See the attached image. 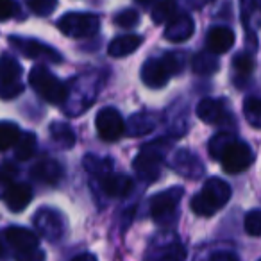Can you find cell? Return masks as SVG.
Segmentation results:
<instances>
[{"label": "cell", "instance_id": "obj_1", "mask_svg": "<svg viewBox=\"0 0 261 261\" xmlns=\"http://www.w3.org/2000/svg\"><path fill=\"white\" fill-rule=\"evenodd\" d=\"M231 199V186L218 177H210L204 182L199 195L192 199V210L199 217H211L225 206Z\"/></svg>", "mask_w": 261, "mask_h": 261}, {"label": "cell", "instance_id": "obj_2", "mask_svg": "<svg viewBox=\"0 0 261 261\" xmlns=\"http://www.w3.org/2000/svg\"><path fill=\"white\" fill-rule=\"evenodd\" d=\"M29 84L43 100L50 104H63L68 98V88L45 66H34L29 73Z\"/></svg>", "mask_w": 261, "mask_h": 261}, {"label": "cell", "instance_id": "obj_3", "mask_svg": "<svg viewBox=\"0 0 261 261\" xmlns=\"http://www.w3.org/2000/svg\"><path fill=\"white\" fill-rule=\"evenodd\" d=\"M168 143L165 140H156L152 143H147L135 160V172L142 181L154 182L161 175V163L167 152Z\"/></svg>", "mask_w": 261, "mask_h": 261}, {"label": "cell", "instance_id": "obj_4", "mask_svg": "<svg viewBox=\"0 0 261 261\" xmlns=\"http://www.w3.org/2000/svg\"><path fill=\"white\" fill-rule=\"evenodd\" d=\"M100 18L91 13H66L58 20V29L68 38H90L97 34Z\"/></svg>", "mask_w": 261, "mask_h": 261}, {"label": "cell", "instance_id": "obj_5", "mask_svg": "<svg viewBox=\"0 0 261 261\" xmlns=\"http://www.w3.org/2000/svg\"><path fill=\"white\" fill-rule=\"evenodd\" d=\"M182 192H185L182 188H170L150 199V217L154 218L156 224L170 225L174 222L179 202L182 199Z\"/></svg>", "mask_w": 261, "mask_h": 261}, {"label": "cell", "instance_id": "obj_6", "mask_svg": "<svg viewBox=\"0 0 261 261\" xmlns=\"http://www.w3.org/2000/svg\"><path fill=\"white\" fill-rule=\"evenodd\" d=\"M220 161H222L224 172H227V174H240V172L247 170V168L252 165L254 152L247 143L234 140V142L224 150Z\"/></svg>", "mask_w": 261, "mask_h": 261}, {"label": "cell", "instance_id": "obj_7", "mask_svg": "<svg viewBox=\"0 0 261 261\" xmlns=\"http://www.w3.org/2000/svg\"><path fill=\"white\" fill-rule=\"evenodd\" d=\"M95 127H97L100 140H104V142H116L125 133V122L115 108L100 109L97 118H95Z\"/></svg>", "mask_w": 261, "mask_h": 261}, {"label": "cell", "instance_id": "obj_8", "mask_svg": "<svg viewBox=\"0 0 261 261\" xmlns=\"http://www.w3.org/2000/svg\"><path fill=\"white\" fill-rule=\"evenodd\" d=\"M9 43L16 48L22 56L29 59H43L47 63H61L63 56L58 50H54L48 45H43L38 40H29V38H9Z\"/></svg>", "mask_w": 261, "mask_h": 261}, {"label": "cell", "instance_id": "obj_9", "mask_svg": "<svg viewBox=\"0 0 261 261\" xmlns=\"http://www.w3.org/2000/svg\"><path fill=\"white\" fill-rule=\"evenodd\" d=\"M34 227H36L38 234L54 242V240L61 238L63 232H65V222H63V217L56 210L41 207L34 215Z\"/></svg>", "mask_w": 261, "mask_h": 261}, {"label": "cell", "instance_id": "obj_10", "mask_svg": "<svg viewBox=\"0 0 261 261\" xmlns=\"http://www.w3.org/2000/svg\"><path fill=\"white\" fill-rule=\"evenodd\" d=\"M195 33V22L186 13H177L172 20L167 22L165 27V38L172 43H182L190 40Z\"/></svg>", "mask_w": 261, "mask_h": 261}, {"label": "cell", "instance_id": "obj_11", "mask_svg": "<svg viewBox=\"0 0 261 261\" xmlns=\"http://www.w3.org/2000/svg\"><path fill=\"white\" fill-rule=\"evenodd\" d=\"M197 116L202 122L210 123V125H218V123H225L227 120H231L225 104L217 98H204L197 106Z\"/></svg>", "mask_w": 261, "mask_h": 261}, {"label": "cell", "instance_id": "obj_12", "mask_svg": "<svg viewBox=\"0 0 261 261\" xmlns=\"http://www.w3.org/2000/svg\"><path fill=\"white\" fill-rule=\"evenodd\" d=\"M4 200L13 213L23 211L33 200V190L27 182H11L4 193Z\"/></svg>", "mask_w": 261, "mask_h": 261}, {"label": "cell", "instance_id": "obj_13", "mask_svg": "<svg viewBox=\"0 0 261 261\" xmlns=\"http://www.w3.org/2000/svg\"><path fill=\"white\" fill-rule=\"evenodd\" d=\"M8 243L16 249V252L20 250H29V249H36L38 243H40V238L34 231L25 227H18V225H13V227H8L4 232Z\"/></svg>", "mask_w": 261, "mask_h": 261}, {"label": "cell", "instance_id": "obj_14", "mask_svg": "<svg viewBox=\"0 0 261 261\" xmlns=\"http://www.w3.org/2000/svg\"><path fill=\"white\" fill-rule=\"evenodd\" d=\"M234 33H232L229 27H213V29L207 33L206 45L207 50L211 54H225L227 50H231L232 45H234Z\"/></svg>", "mask_w": 261, "mask_h": 261}, {"label": "cell", "instance_id": "obj_15", "mask_svg": "<svg viewBox=\"0 0 261 261\" xmlns=\"http://www.w3.org/2000/svg\"><path fill=\"white\" fill-rule=\"evenodd\" d=\"M168 79V72L165 70L161 59H149L145 61V65L142 66V81L145 86L152 88V90H160V88L167 86Z\"/></svg>", "mask_w": 261, "mask_h": 261}, {"label": "cell", "instance_id": "obj_16", "mask_svg": "<svg viewBox=\"0 0 261 261\" xmlns=\"http://www.w3.org/2000/svg\"><path fill=\"white\" fill-rule=\"evenodd\" d=\"M174 168L177 174L185 175L188 179H197L204 174V167L200 160L193 152L188 150H179L174 156Z\"/></svg>", "mask_w": 261, "mask_h": 261}, {"label": "cell", "instance_id": "obj_17", "mask_svg": "<svg viewBox=\"0 0 261 261\" xmlns=\"http://www.w3.org/2000/svg\"><path fill=\"white\" fill-rule=\"evenodd\" d=\"M102 181V190L108 197H113V199H122V197H127L130 192H133V179L127 177L123 174H108L106 177L100 179Z\"/></svg>", "mask_w": 261, "mask_h": 261}, {"label": "cell", "instance_id": "obj_18", "mask_svg": "<svg viewBox=\"0 0 261 261\" xmlns=\"http://www.w3.org/2000/svg\"><path fill=\"white\" fill-rule=\"evenodd\" d=\"M63 168L56 160H41L31 168V177L43 185H56L61 179Z\"/></svg>", "mask_w": 261, "mask_h": 261}, {"label": "cell", "instance_id": "obj_19", "mask_svg": "<svg viewBox=\"0 0 261 261\" xmlns=\"http://www.w3.org/2000/svg\"><path fill=\"white\" fill-rule=\"evenodd\" d=\"M156 125H158V118L152 113L140 111V113H135V115L127 120L125 130L130 136H145V135H150V133L156 129Z\"/></svg>", "mask_w": 261, "mask_h": 261}, {"label": "cell", "instance_id": "obj_20", "mask_svg": "<svg viewBox=\"0 0 261 261\" xmlns=\"http://www.w3.org/2000/svg\"><path fill=\"white\" fill-rule=\"evenodd\" d=\"M142 43H143V38L140 36V34H123V36L115 38V40L109 43L108 54L111 56V58H125V56L138 50Z\"/></svg>", "mask_w": 261, "mask_h": 261}, {"label": "cell", "instance_id": "obj_21", "mask_svg": "<svg viewBox=\"0 0 261 261\" xmlns=\"http://www.w3.org/2000/svg\"><path fill=\"white\" fill-rule=\"evenodd\" d=\"M20 75H22L20 63L11 56H2L0 58V86L20 83Z\"/></svg>", "mask_w": 261, "mask_h": 261}, {"label": "cell", "instance_id": "obj_22", "mask_svg": "<svg viewBox=\"0 0 261 261\" xmlns=\"http://www.w3.org/2000/svg\"><path fill=\"white\" fill-rule=\"evenodd\" d=\"M218 68H220V63L217 56L211 52H199L192 59V70L199 75H213L218 72Z\"/></svg>", "mask_w": 261, "mask_h": 261}, {"label": "cell", "instance_id": "obj_23", "mask_svg": "<svg viewBox=\"0 0 261 261\" xmlns=\"http://www.w3.org/2000/svg\"><path fill=\"white\" fill-rule=\"evenodd\" d=\"M50 136L58 145H61L63 149H70L75 145V133L72 130V127L65 122H54L50 125Z\"/></svg>", "mask_w": 261, "mask_h": 261}, {"label": "cell", "instance_id": "obj_24", "mask_svg": "<svg viewBox=\"0 0 261 261\" xmlns=\"http://www.w3.org/2000/svg\"><path fill=\"white\" fill-rule=\"evenodd\" d=\"M175 15H177V0H160L154 6L150 18H152L154 23L161 25V23H167L168 20H172Z\"/></svg>", "mask_w": 261, "mask_h": 261}, {"label": "cell", "instance_id": "obj_25", "mask_svg": "<svg viewBox=\"0 0 261 261\" xmlns=\"http://www.w3.org/2000/svg\"><path fill=\"white\" fill-rule=\"evenodd\" d=\"M36 136L33 135V133H25V135H20V138L16 140V143L13 147H15V158L18 161H27L31 160V158L34 156V152H36Z\"/></svg>", "mask_w": 261, "mask_h": 261}, {"label": "cell", "instance_id": "obj_26", "mask_svg": "<svg viewBox=\"0 0 261 261\" xmlns=\"http://www.w3.org/2000/svg\"><path fill=\"white\" fill-rule=\"evenodd\" d=\"M84 168H86L93 177L102 179L113 172V161L109 160V158L102 160V158H97V156H84Z\"/></svg>", "mask_w": 261, "mask_h": 261}, {"label": "cell", "instance_id": "obj_27", "mask_svg": "<svg viewBox=\"0 0 261 261\" xmlns=\"http://www.w3.org/2000/svg\"><path fill=\"white\" fill-rule=\"evenodd\" d=\"M20 127L13 122H0V152H6L20 138Z\"/></svg>", "mask_w": 261, "mask_h": 261}, {"label": "cell", "instance_id": "obj_28", "mask_svg": "<svg viewBox=\"0 0 261 261\" xmlns=\"http://www.w3.org/2000/svg\"><path fill=\"white\" fill-rule=\"evenodd\" d=\"M234 140H236L234 136L229 135V133H218V135H215L210 142V156L213 158V160H220L224 150L227 149Z\"/></svg>", "mask_w": 261, "mask_h": 261}, {"label": "cell", "instance_id": "obj_29", "mask_svg": "<svg viewBox=\"0 0 261 261\" xmlns=\"http://www.w3.org/2000/svg\"><path fill=\"white\" fill-rule=\"evenodd\" d=\"M161 63H163L168 75H174V73L177 75V73H181L182 70H185L186 56L181 54V52H168V54H165V58L161 59Z\"/></svg>", "mask_w": 261, "mask_h": 261}, {"label": "cell", "instance_id": "obj_30", "mask_svg": "<svg viewBox=\"0 0 261 261\" xmlns=\"http://www.w3.org/2000/svg\"><path fill=\"white\" fill-rule=\"evenodd\" d=\"M245 116L250 125L259 129L261 127V100L257 97H250L245 100Z\"/></svg>", "mask_w": 261, "mask_h": 261}, {"label": "cell", "instance_id": "obj_31", "mask_svg": "<svg viewBox=\"0 0 261 261\" xmlns=\"http://www.w3.org/2000/svg\"><path fill=\"white\" fill-rule=\"evenodd\" d=\"M232 66H234L238 77H249L254 70V58L247 52H240L232 59Z\"/></svg>", "mask_w": 261, "mask_h": 261}, {"label": "cell", "instance_id": "obj_32", "mask_svg": "<svg viewBox=\"0 0 261 261\" xmlns=\"http://www.w3.org/2000/svg\"><path fill=\"white\" fill-rule=\"evenodd\" d=\"M115 23L122 29H133L140 23V15L136 9H123L115 16Z\"/></svg>", "mask_w": 261, "mask_h": 261}, {"label": "cell", "instance_id": "obj_33", "mask_svg": "<svg viewBox=\"0 0 261 261\" xmlns=\"http://www.w3.org/2000/svg\"><path fill=\"white\" fill-rule=\"evenodd\" d=\"M58 8V0H29V9L38 16H48Z\"/></svg>", "mask_w": 261, "mask_h": 261}, {"label": "cell", "instance_id": "obj_34", "mask_svg": "<svg viewBox=\"0 0 261 261\" xmlns=\"http://www.w3.org/2000/svg\"><path fill=\"white\" fill-rule=\"evenodd\" d=\"M245 231L250 236H259L261 234V211L252 210L247 213L245 217Z\"/></svg>", "mask_w": 261, "mask_h": 261}, {"label": "cell", "instance_id": "obj_35", "mask_svg": "<svg viewBox=\"0 0 261 261\" xmlns=\"http://www.w3.org/2000/svg\"><path fill=\"white\" fill-rule=\"evenodd\" d=\"M18 175V168L11 163H2L0 165V185H11L15 177Z\"/></svg>", "mask_w": 261, "mask_h": 261}, {"label": "cell", "instance_id": "obj_36", "mask_svg": "<svg viewBox=\"0 0 261 261\" xmlns=\"http://www.w3.org/2000/svg\"><path fill=\"white\" fill-rule=\"evenodd\" d=\"M18 13V6L15 0H0V22L9 20Z\"/></svg>", "mask_w": 261, "mask_h": 261}, {"label": "cell", "instance_id": "obj_37", "mask_svg": "<svg viewBox=\"0 0 261 261\" xmlns=\"http://www.w3.org/2000/svg\"><path fill=\"white\" fill-rule=\"evenodd\" d=\"M16 261H45V252L38 247L29 250H20L16 252Z\"/></svg>", "mask_w": 261, "mask_h": 261}, {"label": "cell", "instance_id": "obj_38", "mask_svg": "<svg viewBox=\"0 0 261 261\" xmlns=\"http://www.w3.org/2000/svg\"><path fill=\"white\" fill-rule=\"evenodd\" d=\"M185 256H186L185 249H182L179 243H175V245L168 247V250L160 257V261H182Z\"/></svg>", "mask_w": 261, "mask_h": 261}, {"label": "cell", "instance_id": "obj_39", "mask_svg": "<svg viewBox=\"0 0 261 261\" xmlns=\"http://www.w3.org/2000/svg\"><path fill=\"white\" fill-rule=\"evenodd\" d=\"M22 91H23L22 83L6 84V86H0V97L2 98H15V97H18Z\"/></svg>", "mask_w": 261, "mask_h": 261}, {"label": "cell", "instance_id": "obj_40", "mask_svg": "<svg viewBox=\"0 0 261 261\" xmlns=\"http://www.w3.org/2000/svg\"><path fill=\"white\" fill-rule=\"evenodd\" d=\"M210 261H240V259H238V256L232 252H217L211 256Z\"/></svg>", "mask_w": 261, "mask_h": 261}, {"label": "cell", "instance_id": "obj_41", "mask_svg": "<svg viewBox=\"0 0 261 261\" xmlns=\"http://www.w3.org/2000/svg\"><path fill=\"white\" fill-rule=\"evenodd\" d=\"M72 261H98V259L93 256V254H90V252H84V254H79V256H75Z\"/></svg>", "mask_w": 261, "mask_h": 261}, {"label": "cell", "instance_id": "obj_42", "mask_svg": "<svg viewBox=\"0 0 261 261\" xmlns=\"http://www.w3.org/2000/svg\"><path fill=\"white\" fill-rule=\"evenodd\" d=\"M136 2H140V4L147 6V4H152V2H156V0H136Z\"/></svg>", "mask_w": 261, "mask_h": 261}, {"label": "cell", "instance_id": "obj_43", "mask_svg": "<svg viewBox=\"0 0 261 261\" xmlns=\"http://www.w3.org/2000/svg\"><path fill=\"white\" fill-rule=\"evenodd\" d=\"M0 256H2V247H0Z\"/></svg>", "mask_w": 261, "mask_h": 261}]
</instances>
